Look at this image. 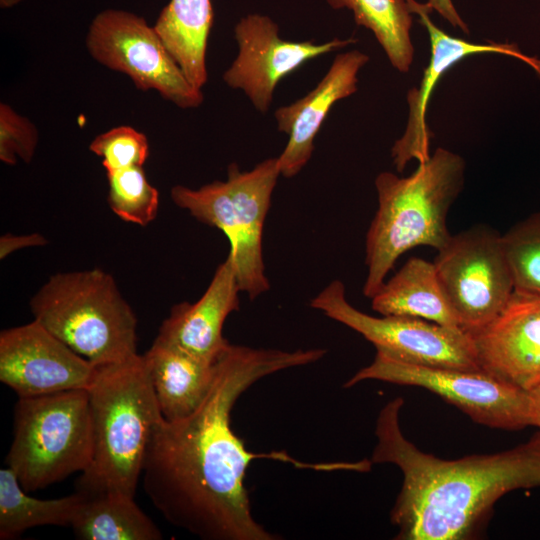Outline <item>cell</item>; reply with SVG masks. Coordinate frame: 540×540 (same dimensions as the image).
<instances>
[{
  "instance_id": "obj_28",
  "label": "cell",
  "mask_w": 540,
  "mask_h": 540,
  "mask_svg": "<svg viewBox=\"0 0 540 540\" xmlns=\"http://www.w3.org/2000/svg\"><path fill=\"white\" fill-rule=\"evenodd\" d=\"M47 243V239L40 233L25 235L5 234L0 238V259H5L17 250L45 246Z\"/></svg>"
},
{
  "instance_id": "obj_12",
  "label": "cell",
  "mask_w": 540,
  "mask_h": 540,
  "mask_svg": "<svg viewBox=\"0 0 540 540\" xmlns=\"http://www.w3.org/2000/svg\"><path fill=\"white\" fill-rule=\"evenodd\" d=\"M238 54L224 72L231 88L242 90L256 110L265 113L271 106L277 84L308 60L357 42L355 38H334L316 44L312 41H287L279 26L268 16L249 14L234 28Z\"/></svg>"
},
{
  "instance_id": "obj_7",
  "label": "cell",
  "mask_w": 540,
  "mask_h": 540,
  "mask_svg": "<svg viewBox=\"0 0 540 540\" xmlns=\"http://www.w3.org/2000/svg\"><path fill=\"white\" fill-rule=\"evenodd\" d=\"M93 433L88 390L18 397L6 457L27 492L45 489L88 469Z\"/></svg>"
},
{
  "instance_id": "obj_4",
  "label": "cell",
  "mask_w": 540,
  "mask_h": 540,
  "mask_svg": "<svg viewBox=\"0 0 540 540\" xmlns=\"http://www.w3.org/2000/svg\"><path fill=\"white\" fill-rule=\"evenodd\" d=\"M88 394L93 457L77 492L134 497L152 433L163 419L143 354L96 366Z\"/></svg>"
},
{
  "instance_id": "obj_20",
  "label": "cell",
  "mask_w": 540,
  "mask_h": 540,
  "mask_svg": "<svg viewBox=\"0 0 540 540\" xmlns=\"http://www.w3.org/2000/svg\"><path fill=\"white\" fill-rule=\"evenodd\" d=\"M211 0H170L153 26L189 82L207 83L206 51L213 24Z\"/></svg>"
},
{
  "instance_id": "obj_23",
  "label": "cell",
  "mask_w": 540,
  "mask_h": 540,
  "mask_svg": "<svg viewBox=\"0 0 540 540\" xmlns=\"http://www.w3.org/2000/svg\"><path fill=\"white\" fill-rule=\"evenodd\" d=\"M28 493L11 468L0 470L1 540L14 539L38 526H71L84 498L80 492L56 499H38Z\"/></svg>"
},
{
  "instance_id": "obj_19",
  "label": "cell",
  "mask_w": 540,
  "mask_h": 540,
  "mask_svg": "<svg viewBox=\"0 0 540 540\" xmlns=\"http://www.w3.org/2000/svg\"><path fill=\"white\" fill-rule=\"evenodd\" d=\"M381 315L408 316L461 329L439 283L435 266L411 257L371 298Z\"/></svg>"
},
{
  "instance_id": "obj_15",
  "label": "cell",
  "mask_w": 540,
  "mask_h": 540,
  "mask_svg": "<svg viewBox=\"0 0 540 540\" xmlns=\"http://www.w3.org/2000/svg\"><path fill=\"white\" fill-rule=\"evenodd\" d=\"M432 8L418 3L415 14L426 28L430 40L431 56L420 85L407 93L408 120L403 135L391 149L393 163L402 172L411 160L422 162L430 156L431 132L426 124V110L437 82L445 72L470 55L501 54L514 57L528 64L540 77V59L524 54L513 43H472L453 37L438 28L430 19Z\"/></svg>"
},
{
  "instance_id": "obj_25",
  "label": "cell",
  "mask_w": 540,
  "mask_h": 540,
  "mask_svg": "<svg viewBox=\"0 0 540 540\" xmlns=\"http://www.w3.org/2000/svg\"><path fill=\"white\" fill-rule=\"evenodd\" d=\"M514 291L540 296V211L515 223L502 235Z\"/></svg>"
},
{
  "instance_id": "obj_9",
  "label": "cell",
  "mask_w": 540,
  "mask_h": 540,
  "mask_svg": "<svg viewBox=\"0 0 540 540\" xmlns=\"http://www.w3.org/2000/svg\"><path fill=\"white\" fill-rule=\"evenodd\" d=\"M365 380L425 388L488 427L519 430L532 426L529 393L483 370L414 364L376 352L372 363L355 373L344 387Z\"/></svg>"
},
{
  "instance_id": "obj_29",
  "label": "cell",
  "mask_w": 540,
  "mask_h": 540,
  "mask_svg": "<svg viewBox=\"0 0 540 540\" xmlns=\"http://www.w3.org/2000/svg\"><path fill=\"white\" fill-rule=\"evenodd\" d=\"M426 3L453 27L460 29L466 34L469 33L468 25L457 12L452 0H427Z\"/></svg>"
},
{
  "instance_id": "obj_16",
  "label": "cell",
  "mask_w": 540,
  "mask_h": 540,
  "mask_svg": "<svg viewBox=\"0 0 540 540\" xmlns=\"http://www.w3.org/2000/svg\"><path fill=\"white\" fill-rule=\"evenodd\" d=\"M369 62L359 50L339 53L317 86L297 101L274 112L277 129L289 135L278 156L281 175H297L310 160L314 140L333 105L358 89V73Z\"/></svg>"
},
{
  "instance_id": "obj_17",
  "label": "cell",
  "mask_w": 540,
  "mask_h": 540,
  "mask_svg": "<svg viewBox=\"0 0 540 540\" xmlns=\"http://www.w3.org/2000/svg\"><path fill=\"white\" fill-rule=\"evenodd\" d=\"M240 292L234 264L228 255L197 301L172 307L156 339L214 363L230 343L223 336V326L227 317L239 309Z\"/></svg>"
},
{
  "instance_id": "obj_10",
  "label": "cell",
  "mask_w": 540,
  "mask_h": 540,
  "mask_svg": "<svg viewBox=\"0 0 540 540\" xmlns=\"http://www.w3.org/2000/svg\"><path fill=\"white\" fill-rule=\"evenodd\" d=\"M310 306L358 332L376 352L389 357L426 366L481 370L464 330L408 316L366 314L350 304L340 280L330 282Z\"/></svg>"
},
{
  "instance_id": "obj_26",
  "label": "cell",
  "mask_w": 540,
  "mask_h": 540,
  "mask_svg": "<svg viewBox=\"0 0 540 540\" xmlns=\"http://www.w3.org/2000/svg\"><path fill=\"white\" fill-rule=\"evenodd\" d=\"M89 149L102 159L106 173L142 167L149 156L147 137L130 126L114 127L99 134Z\"/></svg>"
},
{
  "instance_id": "obj_8",
  "label": "cell",
  "mask_w": 540,
  "mask_h": 540,
  "mask_svg": "<svg viewBox=\"0 0 540 540\" xmlns=\"http://www.w3.org/2000/svg\"><path fill=\"white\" fill-rule=\"evenodd\" d=\"M439 283L462 330H476L495 318L514 293L502 235L476 224L451 235L433 261Z\"/></svg>"
},
{
  "instance_id": "obj_5",
  "label": "cell",
  "mask_w": 540,
  "mask_h": 540,
  "mask_svg": "<svg viewBox=\"0 0 540 540\" xmlns=\"http://www.w3.org/2000/svg\"><path fill=\"white\" fill-rule=\"evenodd\" d=\"M33 319L95 366L138 354L137 318L99 268L52 275L30 300Z\"/></svg>"
},
{
  "instance_id": "obj_24",
  "label": "cell",
  "mask_w": 540,
  "mask_h": 540,
  "mask_svg": "<svg viewBox=\"0 0 540 540\" xmlns=\"http://www.w3.org/2000/svg\"><path fill=\"white\" fill-rule=\"evenodd\" d=\"M111 210L125 222L146 226L157 216L159 192L148 181L142 167L107 172Z\"/></svg>"
},
{
  "instance_id": "obj_11",
  "label": "cell",
  "mask_w": 540,
  "mask_h": 540,
  "mask_svg": "<svg viewBox=\"0 0 540 540\" xmlns=\"http://www.w3.org/2000/svg\"><path fill=\"white\" fill-rule=\"evenodd\" d=\"M91 56L109 69L126 74L141 90H156L182 109L204 100L177 64L154 27L144 18L118 9L99 12L86 37Z\"/></svg>"
},
{
  "instance_id": "obj_21",
  "label": "cell",
  "mask_w": 540,
  "mask_h": 540,
  "mask_svg": "<svg viewBox=\"0 0 540 540\" xmlns=\"http://www.w3.org/2000/svg\"><path fill=\"white\" fill-rule=\"evenodd\" d=\"M82 494V493H81ZM71 528L81 540H160L156 524L134 501V497L102 493L84 495Z\"/></svg>"
},
{
  "instance_id": "obj_18",
  "label": "cell",
  "mask_w": 540,
  "mask_h": 540,
  "mask_svg": "<svg viewBox=\"0 0 540 540\" xmlns=\"http://www.w3.org/2000/svg\"><path fill=\"white\" fill-rule=\"evenodd\" d=\"M143 357L165 420L185 418L201 405L214 381L215 362L201 360L156 338Z\"/></svg>"
},
{
  "instance_id": "obj_22",
  "label": "cell",
  "mask_w": 540,
  "mask_h": 540,
  "mask_svg": "<svg viewBox=\"0 0 540 540\" xmlns=\"http://www.w3.org/2000/svg\"><path fill=\"white\" fill-rule=\"evenodd\" d=\"M333 9L352 11L357 25L369 29L392 66L402 73L410 70L414 58L411 40L416 0H326Z\"/></svg>"
},
{
  "instance_id": "obj_2",
  "label": "cell",
  "mask_w": 540,
  "mask_h": 540,
  "mask_svg": "<svg viewBox=\"0 0 540 540\" xmlns=\"http://www.w3.org/2000/svg\"><path fill=\"white\" fill-rule=\"evenodd\" d=\"M401 397L387 402L375 426L372 463L394 464L403 483L390 520L399 540L472 538L504 494L540 487V429L499 453L444 460L421 451L403 434Z\"/></svg>"
},
{
  "instance_id": "obj_13",
  "label": "cell",
  "mask_w": 540,
  "mask_h": 540,
  "mask_svg": "<svg viewBox=\"0 0 540 540\" xmlns=\"http://www.w3.org/2000/svg\"><path fill=\"white\" fill-rule=\"evenodd\" d=\"M96 366L36 320L0 333V381L18 397L88 390Z\"/></svg>"
},
{
  "instance_id": "obj_27",
  "label": "cell",
  "mask_w": 540,
  "mask_h": 540,
  "mask_svg": "<svg viewBox=\"0 0 540 540\" xmlns=\"http://www.w3.org/2000/svg\"><path fill=\"white\" fill-rule=\"evenodd\" d=\"M38 144L36 126L5 103L0 104V160L15 165L29 163Z\"/></svg>"
},
{
  "instance_id": "obj_3",
  "label": "cell",
  "mask_w": 540,
  "mask_h": 540,
  "mask_svg": "<svg viewBox=\"0 0 540 540\" xmlns=\"http://www.w3.org/2000/svg\"><path fill=\"white\" fill-rule=\"evenodd\" d=\"M465 168L460 155L440 147L408 177L387 171L377 175L378 209L365 243L364 296L376 294L406 251L419 246L439 250L448 242L447 217L463 190Z\"/></svg>"
},
{
  "instance_id": "obj_31",
  "label": "cell",
  "mask_w": 540,
  "mask_h": 540,
  "mask_svg": "<svg viewBox=\"0 0 540 540\" xmlns=\"http://www.w3.org/2000/svg\"><path fill=\"white\" fill-rule=\"evenodd\" d=\"M23 0H0V6L2 8H11L19 3H21Z\"/></svg>"
},
{
  "instance_id": "obj_6",
  "label": "cell",
  "mask_w": 540,
  "mask_h": 540,
  "mask_svg": "<svg viewBox=\"0 0 540 540\" xmlns=\"http://www.w3.org/2000/svg\"><path fill=\"white\" fill-rule=\"evenodd\" d=\"M280 175L278 157H273L249 171L230 164L225 181L198 189L176 185L170 191L175 205L224 233L240 290L251 300L270 289L263 259V228Z\"/></svg>"
},
{
  "instance_id": "obj_14",
  "label": "cell",
  "mask_w": 540,
  "mask_h": 540,
  "mask_svg": "<svg viewBox=\"0 0 540 540\" xmlns=\"http://www.w3.org/2000/svg\"><path fill=\"white\" fill-rule=\"evenodd\" d=\"M466 333L481 370L527 392L540 385V296L514 291L495 318Z\"/></svg>"
},
{
  "instance_id": "obj_1",
  "label": "cell",
  "mask_w": 540,
  "mask_h": 540,
  "mask_svg": "<svg viewBox=\"0 0 540 540\" xmlns=\"http://www.w3.org/2000/svg\"><path fill=\"white\" fill-rule=\"evenodd\" d=\"M322 348L286 351L229 343L215 361L201 405L155 427L144 460L143 488L171 524L203 540H278L252 515L245 477L257 458L296 463L284 452L257 454L232 430L239 397L271 374L322 359Z\"/></svg>"
},
{
  "instance_id": "obj_30",
  "label": "cell",
  "mask_w": 540,
  "mask_h": 540,
  "mask_svg": "<svg viewBox=\"0 0 540 540\" xmlns=\"http://www.w3.org/2000/svg\"><path fill=\"white\" fill-rule=\"evenodd\" d=\"M532 426L540 429V385L528 391Z\"/></svg>"
}]
</instances>
